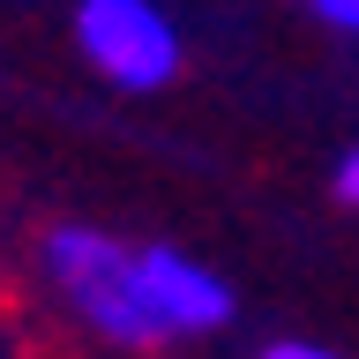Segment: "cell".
<instances>
[{
    "label": "cell",
    "mask_w": 359,
    "mask_h": 359,
    "mask_svg": "<svg viewBox=\"0 0 359 359\" xmlns=\"http://www.w3.org/2000/svg\"><path fill=\"white\" fill-rule=\"evenodd\" d=\"M75 45L120 90H165L180 75V30L157 0H83L75 8Z\"/></svg>",
    "instance_id": "obj_2"
},
{
    "label": "cell",
    "mask_w": 359,
    "mask_h": 359,
    "mask_svg": "<svg viewBox=\"0 0 359 359\" xmlns=\"http://www.w3.org/2000/svg\"><path fill=\"white\" fill-rule=\"evenodd\" d=\"M142 285H150V307L165 314L172 337H202V330H224L232 322V285L210 277L180 247H142Z\"/></svg>",
    "instance_id": "obj_3"
},
{
    "label": "cell",
    "mask_w": 359,
    "mask_h": 359,
    "mask_svg": "<svg viewBox=\"0 0 359 359\" xmlns=\"http://www.w3.org/2000/svg\"><path fill=\"white\" fill-rule=\"evenodd\" d=\"M307 8L330 22V30H352V38H359V0H307Z\"/></svg>",
    "instance_id": "obj_4"
},
{
    "label": "cell",
    "mask_w": 359,
    "mask_h": 359,
    "mask_svg": "<svg viewBox=\"0 0 359 359\" xmlns=\"http://www.w3.org/2000/svg\"><path fill=\"white\" fill-rule=\"evenodd\" d=\"M262 359H337V352H330V344H269Z\"/></svg>",
    "instance_id": "obj_6"
},
{
    "label": "cell",
    "mask_w": 359,
    "mask_h": 359,
    "mask_svg": "<svg viewBox=\"0 0 359 359\" xmlns=\"http://www.w3.org/2000/svg\"><path fill=\"white\" fill-rule=\"evenodd\" d=\"M45 277L67 292V307L97 337L128 344V352H150L172 337L165 314L150 307V285H142V247H120L112 232H90V224L45 232Z\"/></svg>",
    "instance_id": "obj_1"
},
{
    "label": "cell",
    "mask_w": 359,
    "mask_h": 359,
    "mask_svg": "<svg viewBox=\"0 0 359 359\" xmlns=\"http://www.w3.org/2000/svg\"><path fill=\"white\" fill-rule=\"evenodd\" d=\"M337 202H352V210H359V150L337 165Z\"/></svg>",
    "instance_id": "obj_5"
}]
</instances>
